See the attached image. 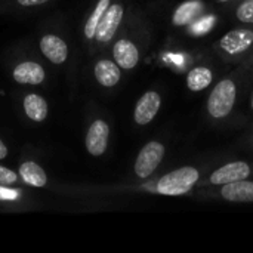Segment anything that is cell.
I'll list each match as a JSON object with an SVG mask.
<instances>
[{"instance_id":"obj_23","label":"cell","mask_w":253,"mask_h":253,"mask_svg":"<svg viewBox=\"0 0 253 253\" xmlns=\"http://www.w3.org/2000/svg\"><path fill=\"white\" fill-rule=\"evenodd\" d=\"M215 1H218V3H230L233 0H215Z\"/></svg>"},{"instance_id":"obj_9","label":"cell","mask_w":253,"mask_h":253,"mask_svg":"<svg viewBox=\"0 0 253 253\" xmlns=\"http://www.w3.org/2000/svg\"><path fill=\"white\" fill-rule=\"evenodd\" d=\"M218 196L231 203H253V181L242 179L221 185Z\"/></svg>"},{"instance_id":"obj_10","label":"cell","mask_w":253,"mask_h":253,"mask_svg":"<svg viewBox=\"0 0 253 253\" xmlns=\"http://www.w3.org/2000/svg\"><path fill=\"white\" fill-rule=\"evenodd\" d=\"M113 56L116 64L123 70H133L139 64V49L129 39H120L114 43Z\"/></svg>"},{"instance_id":"obj_18","label":"cell","mask_w":253,"mask_h":253,"mask_svg":"<svg viewBox=\"0 0 253 253\" xmlns=\"http://www.w3.org/2000/svg\"><path fill=\"white\" fill-rule=\"evenodd\" d=\"M111 4V0H99L93 9V12L90 13L89 19L86 21V25H84V36L86 39H93L95 34H96V28L99 25V21L102 18V15L105 13L107 7Z\"/></svg>"},{"instance_id":"obj_2","label":"cell","mask_w":253,"mask_h":253,"mask_svg":"<svg viewBox=\"0 0 253 253\" xmlns=\"http://www.w3.org/2000/svg\"><path fill=\"white\" fill-rule=\"evenodd\" d=\"M237 101V83L233 77L221 79L215 87L211 90L208 98V114L213 120L227 119L236 105Z\"/></svg>"},{"instance_id":"obj_15","label":"cell","mask_w":253,"mask_h":253,"mask_svg":"<svg viewBox=\"0 0 253 253\" xmlns=\"http://www.w3.org/2000/svg\"><path fill=\"white\" fill-rule=\"evenodd\" d=\"M187 87L191 92H202L212 84L213 73L206 65H196L187 74Z\"/></svg>"},{"instance_id":"obj_12","label":"cell","mask_w":253,"mask_h":253,"mask_svg":"<svg viewBox=\"0 0 253 253\" xmlns=\"http://www.w3.org/2000/svg\"><path fill=\"white\" fill-rule=\"evenodd\" d=\"M40 50L42 53L52 62V64H64L68 58V46L67 43L55 34H46L40 40Z\"/></svg>"},{"instance_id":"obj_13","label":"cell","mask_w":253,"mask_h":253,"mask_svg":"<svg viewBox=\"0 0 253 253\" xmlns=\"http://www.w3.org/2000/svg\"><path fill=\"white\" fill-rule=\"evenodd\" d=\"M12 77L19 84H40L44 82L46 73L40 64L33 61H24L13 68Z\"/></svg>"},{"instance_id":"obj_5","label":"cell","mask_w":253,"mask_h":253,"mask_svg":"<svg viewBox=\"0 0 253 253\" xmlns=\"http://www.w3.org/2000/svg\"><path fill=\"white\" fill-rule=\"evenodd\" d=\"M252 173V166L245 162V160H234L230 163H225L215 169L209 178L206 179V184L213 185V187H221L230 182L248 179Z\"/></svg>"},{"instance_id":"obj_1","label":"cell","mask_w":253,"mask_h":253,"mask_svg":"<svg viewBox=\"0 0 253 253\" xmlns=\"http://www.w3.org/2000/svg\"><path fill=\"white\" fill-rule=\"evenodd\" d=\"M200 181V170L194 166H182L168 172L156 182V191L160 196L181 197L188 194Z\"/></svg>"},{"instance_id":"obj_21","label":"cell","mask_w":253,"mask_h":253,"mask_svg":"<svg viewBox=\"0 0 253 253\" xmlns=\"http://www.w3.org/2000/svg\"><path fill=\"white\" fill-rule=\"evenodd\" d=\"M16 1L22 6H39V4H43L49 0H16Z\"/></svg>"},{"instance_id":"obj_22","label":"cell","mask_w":253,"mask_h":253,"mask_svg":"<svg viewBox=\"0 0 253 253\" xmlns=\"http://www.w3.org/2000/svg\"><path fill=\"white\" fill-rule=\"evenodd\" d=\"M6 156H7V147H6L4 142L0 139V160L6 159Z\"/></svg>"},{"instance_id":"obj_19","label":"cell","mask_w":253,"mask_h":253,"mask_svg":"<svg viewBox=\"0 0 253 253\" xmlns=\"http://www.w3.org/2000/svg\"><path fill=\"white\" fill-rule=\"evenodd\" d=\"M236 18L242 24L253 25V0H243L236 7Z\"/></svg>"},{"instance_id":"obj_11","label":"cell","mask_w":253,"mask_h":253,"mask_svg":"<svg viewBox=\"0 0 253 253\" xmlns=\"http://www.w3.org/2000/svg\"><path fill=\"white\" fill-rule=\"evenodd\" d=\"M205 12V1L185 0L172 13V24L175 27H185L196 22Z\"/></svg>"},{"instance_id":"obj_8","label":"cell","mask_w":253,"mask_h":253,"mask_svg":"<svg viewBox=\"0 0 253 253\" xmlns=\"http://www.w3.org/2000/svg\"><path fill=\"white\" fill-rule=\"evenodd\" d=\"M110 138V126L107 122L98 119L92 122L86 135V150L90 156L99 157L107 151Z\"/></svg>"},{"instance_id":"obj_14","label":"cell","mask_w":253,"mask_h":253,"mask_svg":"<svg viewBox=\"0 0 253 253\" xmlns=\"http://www.w3.org/2000/svg\"><path fill=\"white\" fill-rule=\"evenodd\" d=\"M93 74L96 82L104 87H113L116 86L122 79L120 67L116 64V61L110 59H101L95 64Z\"/></svg>"},{"instance_id":"obj_4","label":"cell","mask_w":253,"mask_h":253,"mask_svg":"<svg viewBox=\"0 0 253 253\" xmlns=\"http://www.w3.org/2000/svg\"><path fill=\"white\" fill-rule=\"evenodd\" d=\"M252 46L253 30L245 28V27H239V28H234V30L225 33L218 42V49L221 50L222 55H225L228 58L243 55Z\"/></svg>"},{"instance_id":"obj_17","label":"cell","mask_w":253,"mask_h":253,"mask_svg":"<svg viewBox=\"0 0 253 253\" xmlns=\"http://www.w3.org/2000/svg\"><path fill=\"white\" fill-rule=\"evenodd\" d=\"M19 176L25 184L36 188H42L47 184V176L43 168L39 166L36 162H24L19 166Z\"/></svg>"},{"instance_id":"obj_24","label":"cell","mask_w":253,"mask_h":253,"mask_svg":"<svg viewBox=\"0 0 253 253\" xmlns=\"http://www.w3.org/2000/svg\"><path fill=\"white\" fill-rule=\"evenodd\" d=\"M251 107H252V110H253V93H252V99H251Z\"/></svg>"},{"instance_id":"obj_6","label":"cell","mask_w":253,"mask_h":253,"mask_svg":"<svg viewBox=\"0 0 253 253\" xmlns=\"http://www.w3.org/2000/svg\"><path fill=\"white\" fill-rule=\"evenodd\" d=\"M162 108V95L157 90L145 92L136 102L133 110V120L139 126L150 125Z\"/></svg>"},{"instance_id":"obj_3","label":"cell","mask_w":253,"mask_h":253,"mask_svg":"<svg viewBox=\"0 0 253 253\" xmlns=\"http://www.w3.org/2000/svg\"><path fill=\"white\" fill-rule=\"evenodd\" d=\"M165 153H166V147L160 141L147 142L141 148V151L138 153V157L135 160V166H133L135 175L139 179L150 178L157 170L160 163L163 162Z\"/></svg>"},{"instance_id":"obj_16","label":"cell","mask_w":253,"mask_h":253,"mask_svg":"<svg viewBox=\"0 0 253 253\" xmlns=\"http://www.w3.org/2000/svg\"><path fill=\"white\" fill-rule=\"evenodd\" d=\"M24 111L33 122L42 123L47 117V102L37 93H28L24 98Z\"/></svg>"},{"instance_id":"obj_7","label":"cell","mask_w":253,"mask_h":253,"mask_svg":"<svg viewBox=\"0 0 253 253\" xmlns=\"http://www.w3.org/2000/svg\"><path fill=\"white\" fill-rule=\"evenodd\" d=\"M123 15H125V9L120 3H113L107 7L105 13L102 15L101 21H99V25L96 28V34H95V39L99 42V43H108L117 28L120 27L122 24V19H123Z\"/></svg>"},{"instance_id":"obj_20","label":"cell","mask_w":253,"mask_h":253,"mask_svg":"<svg viewBox=\"0 0 253 253\" xmlns=\"http://www.w3.org/2000/svg\"><path fill=\"white\" fill-rule=\"evenodd\" d=\"M18 182V175L16 172L0 166V185L1 187H12Z\"/></svg>"}]
</instances>
